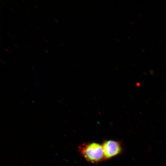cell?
<instances>
[{
  "mask_svg": "<svg viewBox=\"0 0 166 166\" xmlns=\"http://www.w3.org/2000/svg\"><path fill=\"white\" fill-rule=\"evenodd\" d=\"M78 148L81 155L89 162L96 163L105 159L102 146L98 143H85Z\"/></svg>",
  "mask_w": 166,
  "mask_h": 166,
  "instance_id": "obj_1",
  "label": "cell"
},
{
  "mask_svg": "<svg viewBox=\"0 0 166 166\" xmlns=\"http://www.w3.org/2000/svg\"><path fill=\"white\" fill-rule=\"evenodd\" d=\"M102 146L105 159L111 158L120 154L122 150L120 143L115 140L105 141Z\"/></svg>",
  "mask_w": 166,
  "mask_h": 166,
  "instance_id": "obj_2",
  "label": "cell"
},
{
  "mask_svg": "<svg viewBox=\"0 0 166 166\" xmlns=\"http://www.w3.org/2000/svg\"><path fill=\"white\" fill-rule=\"evenodd\" d=\"M9 9H10L11 10L13 11L14 12H15V11L13 10L10 8L9 7H8Z\"/></svg>",
  "mask_w": 166,
  "mask_h": 166,
  "instance_id": "obj_3",
  "label": "cell"
},
{
  "mask_svg": "<svg viewBox=\"0 0 166 166\" xmlns=\"http://www.w3.org/2000/svg\"><path fill=\"white\" fill-rule=\"evenodd\" d=\"M43 39H44V40H45V41L46 42V43H47L48 44H49V43L45 39V38H43Z\"/></svg>",
  "mask_w": 166,
  "mask_h": 166,
  "instance_id": "obj_4",
  "label": "cell"
},
{
  "mask_svg": "<svg viewBox=\"0 0 166 166\" xmlns=\"http://www.w3.org/2000/svg\"><path fill=\"white\" fill-rule=\"evenodd\" d=\"M4 49L8 52L10 53V51L7 49Z\"/></svg>",
  "mask_w": 166,
  "mask_h": 166,
  "instance_id": "obj_5",
  "label": "cell"
},
{
  "mask_svg": "<svg viewBox=\"0 0 166 166\" xmlns=\"http://www.w3.org/2000/svg\"><path fill=\"white\" fill-rule=\"evenodd\" d=\"M55 21L56 22H57V23H58V22L57 21V20H56V19L55 20Z\"/></svg>",
  "mask_w": 166,
  "mask_h": 166,
  "instance_id": "obj_6",
  "label": "cell"
},
{
  "mask_svg": "<svg viewBox=\"0 0 166 166\" xmlns=\"http://www.w3.org/2000/svg\"><path fill=\"white\" fill-rule=\"evenodd\" d=\"M14 45L16 48H17V46L15 44H14Z\"/></svg>",
  "mask_w": 166,
  "mask_h": 166,
  "instance_id": "obj_7",
  "label": "cell"
},
{
  "mask_svg": "<svg viewBox=\"0 0 166 166\" xmlns=\"http://www.w3.org/2000/svg\"><path fill=\"white\" fill-rule=\"evenodd\" d=\"M8 35L9 36H10L11 38H12V37L11 36V35H10V34H8Z\"/></svg>",
  "mask_w": 166,
  "mask_h": 166,
  "instance_id": "obj_8",
  "label": "cell"
},
{
  "mask_svg": "<svg viewBox=\"0 0 166 166\" xmlns=\"http://www.w3.org/2000/svg\"><path fill=\"white\" fill-rule=\"evenodd\" d=\"M1 2H2V3L3 4H4V2L3 1H2V0H1Z\"/></svg>",
  "mask_w": 166,
  "mask_h": 166,
  "instance_id": "obj_9",
  "label": "cell"
},
{
  "mask_svg": "<svg viewBox=\"0 0 166 166\" xmlns=\"http://www.w3.org/2000/svg\"><path fill=\"white\" fill-rule=\"evenodd\" d=\"M0 38L1 39V40H3V38H2L1 37H0Z\"/></svg>",
  "mask_w": 166,
  "mask_h": 166,
  "instance_id": "obj_10",
  "label": "cell"
},
{
  "mask_svg": "<svg viewBox=\"0 0 166 166\" xmlns=\"http://www.w3.org/2000/svg\"><path fill=\"white\" fill-rule=\"evenodd\" d=\"M7 46H8V47L9 48H10V47H9L8 45H7Z\"/></svg>",
  "mask_w": 166,
  "mask_h": 166,
  "instance_id": "obj_11",
  "label": "cell"
},
{
  "mask_svg": "<svg viewBox=\"0 0 166 166\" xmlns=\"http://www.w3.org/2000/svg\"><path fill=\"white\" fill-rule=\"evenodd\" d=\"M36 27H37L38 29H39L38 27L36 26Z\"/></svg>",
  "mask_w": 166,
  "mask_h": 166,
  "instance_id": "obj_12",
  "label": "cell"
},
{
  "mask_svg": "<svg viewBox=\"0 0 166 166\" xmlns=\"http://www.w3.org/2000/svg\"><path fill=\"white\" fill-rule=\"evenodd\" d=\"M0 7L2 9V7L1 6H0Z\"/></svg>",
  "mask_w": 166,
  "mask_h": 166,
  "instance_id": "obj_13",
  "label": "cell"
}]
</instances>
